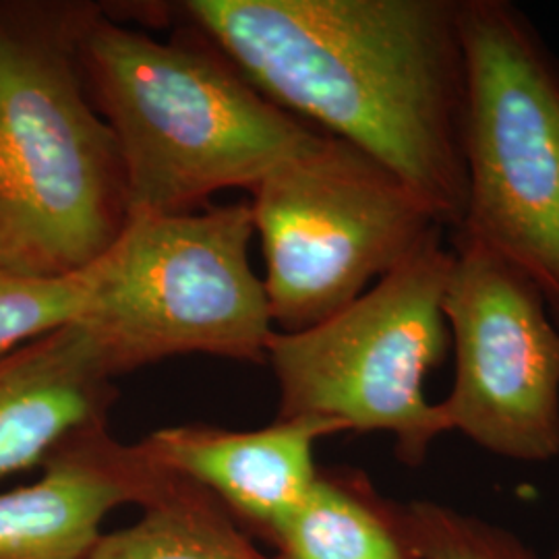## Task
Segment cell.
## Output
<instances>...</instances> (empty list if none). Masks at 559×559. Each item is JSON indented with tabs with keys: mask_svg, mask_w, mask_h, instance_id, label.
I'll use <instances>...</instances> for the list:
<instances>
[{
	"mask_svg": "<svg viewBox=\"0 0 559 559\" xmlns=\"http://www.w3.org/2000/svg\"><path fill=\"white\" fill-rule=\"evenodd\" d=\"M267 100L357 147L440 222L466 216L460 0H185Z\"/></svg>",
	"mask_w": 559,
	"mask_h": 559,
	"instance_id": "6da1fadb",
	"label": "cell"
},
{
	"mask_svg": "<svg viewBox=\"0 0 559 559\" xmlns=\"http://www.w3.org/2000/svg\"><path fill=\"white\" fill-rule=\"evenodd\" d=\"M78 55L90 100L117 141L129 218L195 212L226 189L251 191L323 135L267 100L191 25L160 40L92 2Z\"/></svg>",
	"mask_w": 559,
	"mask_h": 559,
	"instance_id": "7a4b0ae2",
	"label": "cell"
},
{
	"mask_svg": "<svg viewBox=\"0 0 559 559\" xmlns=\"http://www.w3.org/2000/svg\"><path fill=\"white\" fill-rule=\"evenodd\" d=\"M92 2L0 0V270L60 278L129 222L117 141L81 75Z\"/></svg>",
	"mask_w": 559,
	"mask_h": 559,
	"instance_id": "3957f363",
	"label": "cell"
},
{
	"mask_svg": "<svg viewBox=\"0 0 559 559\" xmlns=\"http://www.w3.org/2000/svg\"><path fill=\"white\" fill-rule=\"evenodd\" d=\"M249 201L131 216L94 263L81 318L115 378L160 360L205 355L265 362L276 328L249 247Z\"/></svg>",
	"mask_w": 559,
	"mask_h": 559,
	"instance_id": "277c9868",
	"label": "cell"
},
{
	"mask_svg": "<svg viewBox=\"0 0 559 559\" xmlns=\"http://www.w3.org/2000/svg\"><path fill=\"white\" fill-rule=\"evenodd\" d=\"M466 216L559 313V60L516 4L460 0Z\"/></svg>",
	"mask_w": 559,
	"mask_h": 559,
	"instance_id": "5b68a950",
	"label": "cell"
},
{
	"mask_svg": "<svg viewBox=\"0 0 559 559\" xmlns=\"http://www.w3.org/2000/svg\"><path fill=\"white\" fill-rule=\"evenodd\" d=\"M452 260L441 235L330 320L274 332L265 362L278 383V419L321 417L346 431L388 433L400 462L423 464L450 431L425 381L452 348L443 316Z\"/></svg>",
	"mask_w": 559,
	"mask_h": 559,
	"instance_id": "8992f818",
	"label": "cell"
},
{
	"mask_svg": "<svg viewBox=\"0 0 559 559\" xmlns=\"http://www.w3.org/2000/svg\"><path fill=\"white\" fill-rule=\"evenodd\" d=\"M249 193L270 316L286 334L330 320L445 233L399 177L328 133Z\"/></svg>",
	"mask_w": 559,
	"mask_h": 559,
	"instance_id": "52a82bcc",
	"label": "cell"
},
{
	"mask_svg": "<svg viewBox=\"0 0 559 559\" xmlns=\"http://www.w3.org/2000/svg\"><path fill=\"white\" fill-rule=\"evenodd\" d=\"M443 316L454 383L450 431L519 462L559 456V323L539 286L464 233H452Z\"/></svg>",
	"mask_w": 559,
	"mask_h": 559,
	"instance_id": "ba28073f",
	"label": "cell"
},
{
	"mask_svg": "<svg viewBox=\"0 0 559 559\" xmlns=\"http://www.w3.org/2000/svg\"><path fill=\"white\" fill-rule=\"evenodd\" d=\"M40 471L34 483L0 491V559H92L104 520L120 506H145L175 480L108 423L69 438Z\"/></svg>",
	"mask_w": 559,
	"mask_h": 559,
	"instance_id": "9c48e42d",
	"label": "cell"
},
{
	"mask_svg": "<svg viewBox=\"0 0 559 559\" xmlns=\"http://www.w3.org/2000/svg\"><path fill=\"white\" fill-rule=\"evenodd\" d=\"M332 419L288 417L258 431L210 425L164 427L141 440L162 471L210 493L263 537L288 516L320 475L318 441L344 433Z\"/></svg>",
	"mask_w": 559,
	"mask_h": 559,
	"instance_id": "30bf717a",
	"label": "cell"
},
{
	"mask_svg": "<svg viewBox=\"0 0 559 559\" xmlns=\"http://www.w3.org/2000/svg\"><path fill=\"white\" fill-rule=\"evenodd\" d=\"M115 376L85 325L71 323L0 357V480L41 468L87 427L106 425Z\"/></svg>",
	"mask_w": 559,
	"mask_h": 559,
	"instance_id": "8fae6325",
	"label": "cell"
},
{
	"mask_svg": "<svg viewBox=\"0 0 559 559\" xmlns=\"http://www.w3.org/2000/svg\"><path fill=\"white\" fill-rule=\"evenodd\" d=\"M265 539L280 559H417L402 506L383 500L357 471H320Z\"/></svg>",
	"mask_w": 559,
	"mask_h": 559,
	"instance_id": "7c38bea8",
	"label": "cell"
},
{
	"mask_svg": "<svg viewBox=\"0 0 559 559\" xmlns=\"http://www.w3.org/2000/svg\"><path fill=\"white\" fill-rule=\"evenodd\" d=\"M140 520L102 535L92 559H280L263 556L210 493L175 477Z\"/></svg>",
	"mask_w": 559,
	"mask_h": 559,
	"instance_id": "4fadbf2b",
	"label": "cell"
},
{
	"mask_svg": "<svg viewBox=\"0 0 559 559\" xmlns=\"http://www.w3.org/2000/svg\"><path fill=\"white\" fill-rule=\"evenodd\" d=\"M94 282V263L60 278H32L0 270V357L81 321Z\"/></svg>",
	"mask_w": 559,
	"mask_h": 559,
	"instance_id": "5bb4252c",
	"label": "cell"
},
{
	"mask_svg": "<svg viewBox=\"0 0 559 559\" xmlns=\"http://www.w3.org/2000/svg\"><path fill=\"white\" fill-rule=\"evenodd\" d=\"M417 559H540L508 528L436 501L402 506Z\"/></svg>",
	"mask_w": 559,
	"mask_h": 559,
	"instance_id": "9a60e30c",
	"label": "cell"
},
{
	"mask_svg": "<svg viewBox=\"0 0 559 559\" xmlns=\"http://www.w3.org/2000/svg\"><path fill=\"white\" fill-rule=\"evenodd\" d=\"M554 316H556V320H558V323H559V313H556V311H554ZM551 559H559V547H558V549H556V554H554V556H551Z\"/></svg>",
	"mask_w": 559,
	"mask_h": 559,
	"instance_id": "2e32d148",
	"label": "cell"
}]
</instances>
